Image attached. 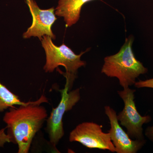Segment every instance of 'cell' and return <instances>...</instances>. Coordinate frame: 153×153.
Wrapping results in <instances>:
<instances>
[{"label":"cell","instance_id":"obj_1","mask_svg":"<svg viewBox=\"0 0 153 153\" xmlns=\"http://www.w3.org/2000/svg\"><path fill=\"white\" fill-rule=\"evenodd\" d=\"M45 102H48V99L42 94L36 101L10 108L5 114L3 120L7 124V134L11 143L18 145V153H29L34 137L47 120V109L41 105Z\"/></svg>","mask_w":153,"mask_h":153},{"label":"cell","instance_id":"obj_2","mask_svg":"<svg viewBox=\"0 0 153 153\" xmlns=\"http://www.w3.org/2000/svg\"><path fill=\"white\" fill-rule=\"evenodd\" d=\"M134 41L132 36L126 39L119 52L107 56L101 72L110 77H116L123 88L134 84L136 79L141 74H146L148 69L135 57L132 49Z\"/></svg>","mask_w":153,"mask_h":153},{"label":"cell","instance_id":"obj_3","mask_svg":"<svg viewBox=\"0 0 153 153\" xmlns=\"http://www.w3.org/2000/svg\"><path fill=\"white\" fill-rule=\"evenodd\" d=\"M41 41L46 55L44 71L46 73H52L59 66L65 67L66 72L63 75L66 78L65 85L68 87L69 91L71 90L77 76L78 69L86 65V62L81 60V57L88 49L85 52H81L79 55H76L64 44L59 47L56 46L50 36H44Z\"/></svg>","mask_w":153,"mask_h":153},{"label":"cell","instance_id":"obj_4","mask_svg":"<svg viewBox=\"0 0 153 153\" xmlns=\"http://www.w3.org/2000/svg\"><path fill=\"white\" fill-rule=\"evenodd\" d=\"M65 87L60 91L61 99L60 102L55 108H52L46 120V131L49 136V143L55 148L65 134L63 122L64 114L71 110L80 99V88L69 91L66 85Z\"/></svg>","mask_w":153,"mask_h":153},{"label":"cell","instance_id":"obj_5","mask_svg":"<svg viewBox=\"0 0 153 153\" xmlns=\"http://www.w3.org/2000/svg\"><path fill=\"white\" fill-rule=\"evenodd\" d=\"M136 90L129 87L118 91V94L124 103L123 110L117 114L121 125L127 129V133L131 139L145 140L143 134V126L152 120L150 116H142L137 109L134 102V92Z\"/></svg>","mask_w":153,"mask_h":153},{"label":"cell","instance_id":"obj_6","mask_svg":"<svg viewBox=\"0 0 153 153\" xmlns=\"http://www.w3.org/2000/svg\"><path fill=\"white\" fill-rule=\"evenodd\" d=\"M102 126L92 122L79 124L70 132L69 141L78 142L88 149L115 152L109 133L102 131Z\"/></svg>","mask_w":153,"mask_h":153},{"label":"cell","instance_id":"obj_7","mask_svg":"<svg viewBox=\"0 0 153 153\" xmlns=\"http://www.w3.org/2000/svg\"><path fill=\"white\" fill-rule=\"evenodd\" d=\"M33 17V23L27 31L23 34V38L37 37L40 41L44 36H50L52 39L56 38L52 30V25L57 19L55 17L54 7L48 10H41L35 0H26Z\"/></svg>","mask_w":153,"mask_h":153},{"label":"cell","instance_id":"obj_8","mask_svg":"<svg viewBox=\"0 0 153 153\" xmlns=\"http://www.w3.org/2000/svg\"><path fill=\"white\" fill-rule=\"evenodd\" d=\"M105 112L109 120L111 128L108 131L111 139L117 153H136L146 143L145 140H133L121 127L117 114L113 108L108 105L105 106Z\"/></svg>","mask_w":153,"mask_h":153},{"label":"cell","instance_id":"obj_9","mask_svg":"<svg viewBox=\"0 0 153 153\" xmlns=\"http://www.w3.org/2000/svg\"><path fill=\"white\" fill-rule=\"evenodd\" d=\"M93 0H59L55 9V15L64 18L67 27L78 22L83 5Z\"/></svg>","mask_w":153,"mask_h":153},{"label":"cell","instance_id":"obj_10","mask_svg":"<svg viewBox=\"0 0 153 153\" xmlns=\"http://www.w3.org/2000/svg\"><path fill=\"white\" fill-rule=\"evenodd\" d=\"M29 102L22 101L18 95L13 93L0 81V112L15 105L28 104Z\"/></svg>","mask_w":153,"mask_h":153},{"label":"cell","instance_id":"obj_11","mask_svg":"<svg viewBox=\"0 0 153 153\" xmlns=\"http://www.w3.org/2000/svg\"><path fill=\"white\" fill-rule=\"evenodd\" d=\"M7 128L0 129V147H4L7 143H11V139L7 134L6 133Z\"/></svg>","mask_w":153,"mask_h":153},{"label":"cell","instance_id":"obj_12","mask_svg":"<svg viewBox=\"0 0 153 153\" xmlns=\"http://www.w3.org/2000/svg\"><path fill=\"white\" fill-rule=\"evenodd\" d=\"M134 85L137 88H153V78L145 80H140L137 82H136Z\"/></svg>","mask_w":153,"mask_h":153},{"label":"cell","instance_id":"obj_13","mask_svg":"<svg viewBox=\"0 0 153 153\" xmlns=\"http://www.w3.org/2000/svg\"><path fill=\"white\" fill-rule=\"evenodd\" d=\"M145 134L148 137V138L153 142V126L149 127L146 129L145 131Z\"/></svg>","mask_w":153,"mask_h":153}]
</instances>
